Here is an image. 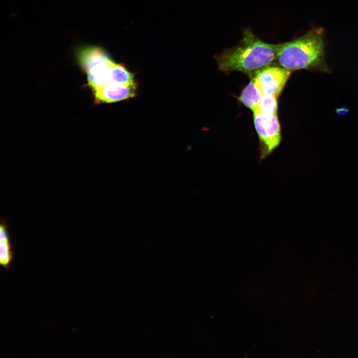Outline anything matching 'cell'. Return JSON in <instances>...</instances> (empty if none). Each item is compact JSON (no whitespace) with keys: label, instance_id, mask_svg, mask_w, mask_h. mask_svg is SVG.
I'll return each instance as SVG.
<instances>
[{"label":"cell","instance_id":"obj_1","mask_svg":"<svg viewBox=\"0 0 358 358\" xmlns=\"http://www.w3.org/2000/svg\"><path fill=\"white\" fill-rule=\"evenodd\" d=\"M280 46L281 43L264 42L250 28H245L236 45L217 54L214 58L224 72L255 73L276 60Z\"/></svg>","mask_w":358,"mask_h":358},{"label":"cell","instance_id":"obj_2","mask_svg":"<svg viewBox=\"0 0 358 358\" xmlns=\"http://www.w3.org/2000/svg\"><path fill=\"white\" fill-rule=\"evenodd\" d=\"M323 34L322 28H313L296 39L281 43L276 60L280 66L292 71L305 69L329 72Z\"/></svg>","mask_w":358,"mask_h":358},{"label":"cell","instance_id":"obj_3","mask_svg":"<svg viewBox=\"0 0 358 358\" xmlns=\"http://www.w3.org/2000/svg\"><path fill=\"white\" fill-rule=\"evenodd\" d=\"M256 130L262 144L261 158L271 153L281 140L280 124L277 115L254 113Z\"/></svg>","mask_w":358,"mask_h":358},{"label":"cell","instance_id":"obj_4","mask_svg":"<svg viewBox=\"0 0 358 358\" xmlns=\"http://www.w3.org/2000/svg\"><path fill=\"white\" fill-rule=\"evenodd\" d=\"M292 71L280 66L270 64L255 72L253 79L263 94L277 98L282 91Z\"/></svg>","mask_w":358,"mask_h":358},{"label":"cell","instance_id":"obj_5","mask_svg":"<svg viewBox=\"0 0 358 358\" xmlns=\"http://www.w3.org/2000/svg\"><path fill=\"white\" fill-rule=\"evenodd\" d=\"M137 88L135 82L127 85L109 83L93 90L96 100L111 103L135 96Z\"/></svg>","mask_w":358,"mask_h":358},{"label":"cell","instance_id":"obj_6","mask_svg":"<svg viewBox=\"0 0 358 358\" xmlns=\"http://www.w3.org/2000/svg\"><path fill=\"white\" fill-rule=\"evenodd\" d=\"M113 62L108 57L86 73L88 84L93 90L110 83V68Z\"/></svg>","mask_w":358,"mask_h":358},{"label":"cell","instance_id":"obj_7","mask_svg":"<svg viewBox=\"0 0 358 358\" xmlns=\"http://www.w3.org/2000/svg\"><path fill=\"white\" fill-rule=\"evenodd\" d=\"M13 256L7 226L5 221L1 219L0 225V263L5 270L8 269Z\"/></svg>","mask_w":358,"mask_h":358},{"label":"cell","instance_id":"obj_8","mask_svg":"<svg viewBox=\"0 0 358 358\" xmlns=\"http://www.w3.org/2000/svg\"><path fill=\"white\" fill-rule=\"evenodd\" d=\"M263 93L253 79L243 90L239 100L254 113L260 103Z\"/></svg>","mask_w":358,"mask_h":358},{"label":"cell","instance_id":"obj_9","mask_svg":"<svg viewBox=\"0 0 358 358\" xmlns=\"http://www.w3.org/2000/svg\"><path fill=\"white\" fill-rule=\"evenodd\" d=\"M134 82V75L122 64H112L110 71V83L127 85Z\"/></svg>","mask_w":358,"mask_h":358},{"label":"cell","instance_id":"obj_10","mask_svg":"<svg viewBox=\"0 0 358 358\" xmlns=\"http://www.w3.org/2000/svg\"><path fill=\"white\" fill-rule=\"evenodd\" d=\"M275 96L263 94L256 111L254 113H262L269 115H277V102Z\"/></svg>","mask_w":358,"mask_h":358}]
</instances>
